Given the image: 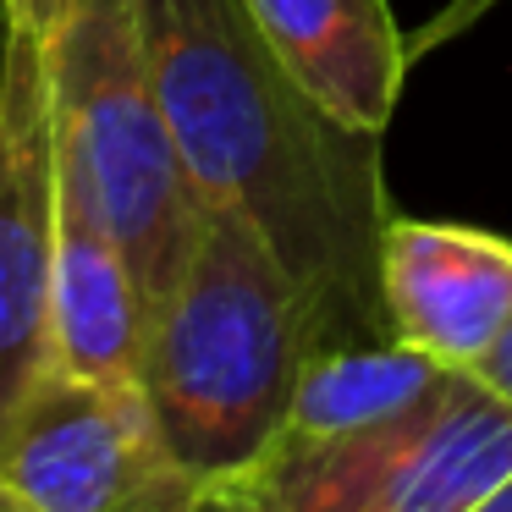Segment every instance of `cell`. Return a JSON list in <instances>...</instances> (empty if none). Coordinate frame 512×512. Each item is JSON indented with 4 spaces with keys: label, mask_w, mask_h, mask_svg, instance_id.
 <instances>
[{
    "label": "cell",
    "mask_w": 512,
    "mask_h": 512,
    "mask_svg": "<svg viewBox=\"0 0 512 512\" xmlns=\"http://www.w3.org/2000/svg\"><path fill=\"white\" fill-rule=\"evenodd\" d=\"M138 28L193 199L254 226L336 342L391 336L380 138L342 127L292 83L243 0H138Z\"/></svg>",
    "instance_id": "1"
},
{
    "label": "cell",
    "mask_w": 512,
    "mask_h": 512,
    "mask_svg": "<svg viewBox=\"0 0 512 512\" xmlns=\"http://www.w3.org/2000/svg\"><path fill=\"white\" fill-rule=\"evenodd\" d=\"M336 331L248 221L204 210L199 243L149 309L144 402L193 474L237 479L270 452L292 391Z\"/></svg>",
    "instance_id": "2"
},
{
    "label": "cell",
    "mask_w": 512,
    "mask_h": 512,
    "mask_svg": "<svg viewBox=\"0 0 512 512\" xmlns=\"http://www.w3.org/2000/svg\"><path fill=\"white\" fill-rule=\"evenodd\" d=\"M56 166L127 254L149 309L177 281L204 226L144 56L138 0H78L50 39Z\"/></svg>",
    "instance_id": "3"
},
{
    "label": "cell",
    "mask_w": 512,
    "mask_h": 512,
    "mask_svg": "<svg viewBox=\"0 0 512 512\" xmlns=\"http://www.w3.org/2000/svg\"><path fill=\"white\" fill-rule=\"evenodd\" d=\"M0 474L39 512H221V485L160 441L144 391L94 386L50 358L0 419Z\"/></svg>",
    "instance_id": "4"
},
{
    "label": "cell",
    "mask_w": 512,
    "mask_h": 512,
    "mask_svg": "<svg viewBox=\"0 0 512 512\" xmlns=\"http://www.w3.org/2000/svg\"><path fill=\"white\" fill-rule=\"evenodd\" d=\"M56 111L50 45L0 12V419L50 358Z\"/></svg>",
    "instance_id": "5"
},
{
    "label": "cell",
    "mask_w": 512,
    "mask_h": 512,
    "mask_svg": "<svg viewBox=\"0 0 512 512\" xmlns=\"http://www.w3.org/2000/svg\"><path fill=\"white\" fill-rule=\"evenodd\" d=\"M380 298L397 342L446 369H474L512 320V243L391 215L380 237Z\"/></svg>",
    "instance_id": "6"
},
{
    "label": "cell",
    "mask_w": 512,
    "mask_h": 512,
    "mask_svg": "<svg viewBox=\"0 0 512 512\" xmlns=\"http://www.w3.org/2000/svg\"><path fill=\"white\" fill-rule=\"evenodd\" d=\"M149 298L127 254L78 182L56 166V270H50V364L111 391H144Z\"/></svg>",
    "instance_id": "7"
},
{
    "label": "cell",
    "mask_w": 512,
    "mask_h": 512,
    "mask_svg": "<svg viewBox=\"0 0 512 512\" xmlns=\"http://www.w3.org/2000/svg\"><path fill=\"white\" fill-rule=\"evenodd\" d=\"M270 56L303 94L364 138H380L408 78V39L386 0H243Z\"/></svg>",
    "instance_id": "8"
},
{
    "label": "cell",
    "mask_w": 512,
    "mask_h": 512,
    "mask_svg": "<svg viewBox=\"0 0 512 512\" xmlns=\"http://www.w3.org/2000/svg\"><path fill=\"white\" fill-rule=\"evenodd\" d=\"M463 369L435 364L430 353L369 336V342H331L303 364V380L292 391V408L281 435L292 441H336V435L380 430L408 413L430 408Z\"/></svg>",
    "instance_id": "9"
},
{
    "label": "cell",
    "mask_w": 512,
    "mask_h": 512,
    "mask_svg": "<svg viewBox=\"0 0 512 512\" xmlns=\"http://www.w3.org/2000/svg\"><path fill=\"white\" fill-rule=\"evenodd\" d=\"M501 0H446L441 12L430 17V23L419 28V34L408 39V61H424L430 50H441V45H452L457 34H468V28L479 23L485 12H496Z\"/></svg>",
    "instance_id": "10"
},
{
    "label": "cell",
    "mask_w": 512,
    "mask_h": 512,
    "mask_svg": "<svg viewBox=\"0 0 512 512\" xmlns=\"http://www.w3.org/2000/svg\"><path fill=\"white\" fill-rule=\"evenodd\" d=\"M72 6H78V0H0V12L12 17V23H23L28 34H39L45 45L67 28Z\"/></svg>",
    "instance_id": "11"
},
{
    "label": "cell",
    "mask_w": 512,
    "mask_h": 512,
    "mask_svg": "<svg viewBox=\"0 0 512 512\" xmlns=\"http://www.w3.org/2000/svg\"><path fill=\"white\" fill-rule=\"evenodd\" d=\"M468 375H474L479 386H490V391H496V397L512 408V320H507V331L496 336V347H490V353L479 358Z\"/></svg>",
    "instance_id": "12"
},
{
    "label": "cell",
    "mask_w": 512,
    "mask_h": 512,
    "mask_svg": "<svg viewBox=\"0 0 512 512\" xmlns=\"http://www.w3.org/2000/svg\"><path fill=\"white\" fill-rule=\"evenodd\" d=\"M468 512H512V474L501 479V485H490V490H485V496H479Z\"/></svg>",
    "instance_id": "13"
},
{
    "label": "cell",
    "mask_w": 512,
    "mask_h": 512,
    "mask_svg": "<svg viewBox=\"0 0 512 512\" xmlns=\"http://www.w3.org/2000/svg\"><path fill=\"white\" fill-rule=\"evenodd\" d=\"M0 512H39V507H34V501H28L23 490L12 485V479L0 474Z\"/></svg>",
    "instance_id": "14"
}]
</instances>
